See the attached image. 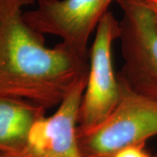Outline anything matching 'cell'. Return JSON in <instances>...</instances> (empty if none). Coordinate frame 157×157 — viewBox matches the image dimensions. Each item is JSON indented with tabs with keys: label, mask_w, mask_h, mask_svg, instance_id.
Here are the masks:
<instances>
[{
	"label": "cell",
	"mask_w": 157,
	"mask_h": 157,
	"mask_svg": "<svg viewBox=\"0 0 157 157\" xmlns=\"http://www.w3.org/2000/svg\"><path fill=\"white\" fill-rule=\"evenodd\" d=\"M36 0H0V94L58 107L88 73V56L60 42L47 47L24 19Z\"/></svg>",
	"instance_id": "obj_1"
},
{
	"label": "cell",
	"mask_w": 157,
	"mask_h": 157,
	"mask_svg": "<svg viewBox=\"0 0 157 157\" xmlns=\"http://www.w3.org/2000/svg\"><path fill=\"white\" fill-rule=\"evenodd\" d=\"M121 93L107 117L86 129L78 128L83 157H113L125 147L157 135V101L133 90L118 74Z\"/></svg>",
	"instance_id": "obj_2"
},
{
	"label": "cell",
	"mask_w": 157,
	"mask_h": 157,
	"mask_svg": "<svg viewBox=\"0 0 157 157\" xmlns=\"http://www.w3.org/2000/svg\"><path fill=\"white\" fill-rule=\"evenodd\" d=\"M122 11L119 76L135 92L157 101V25L142 0H116Z\"/></svg>",
	"instance_id": "obj_3"
},
{
	"label": "cell",
	"mask_w": 157,
	"mask_h": 157,
	"mask_svg": "<svg viewBox=\"0 0 157 157\" xmlns=\"http://www.w3.org/2000/svg\"><path fill=\"white\" fill-rule=\"evenodd\" d=\"M119 36L120 21L108 11L96 28L90 50L86 85L78 111V128H90L101 122L119 101L121 85L113 63V45Z\"/></svg>",
	"instance_id": "obj_4"
},
{
	"label": "cell",
	"mask_w": 157,
	"mask_h": 157,
	"mask_svg": "<svg viewBox=\"0 0 157 157\" xmlns=\"http://www.w3.org/2000/svg\"><path fill=\"white\" fill-rule=\"evenodd\" d=\"M113 0H38L24 19L39 33L59 37L62 43L88 56L87 44Z\"/></svg>",
	"instance_id": "obj_5"
},
{
	"label": "cell",
	"mask_w": 157,
	"mask_h": 157,
	"mask_svg": "<svg viewBox=\"0 0 157 157\" xmlns=\"http://www.w3.org/2000/svg\"><path fill=\"white\" fill-rule=\"evenodd\" d=\"M86 78L87 75L78 81L52 115H45L33 124L22 150L10 156L83 157L78 144V118Z\"/></svg>",
	"instance_id": "obj_6"
},
{
	"label": "cell",
	"mask_w": 157,
	"mask_h": 157,
	"mask_svg": "<svg viewBox=\"0 0 157 157\" xmlns=\"http://www.w3.org/2000/svg\"><path fill=\"white\" fill-rule=\"evenodd\" d=\"M45 112V107L32 101L0 94V152L21 151L32 127Z\"/></svg>",
	"instance_id": "obj_7"
},
{
	"label": "cell",
	"mask_w": 157,
	"mask_h": 157,
	"mask_svg": "<svg viewBox=\"0 0 157 157\" xmlns=\"http://www.w3.org/2000/svg\"><path fill=\"white\" fill-rule=\"evenodd\" d=\"M144 144L125 147L120 150L113 157H148L143 149Z\"/></svg>",
	"instance_id": "obj_8"
},
{
	"label": "cell",
	"mask_w": 157,
	"mask_h": 157,
	"mask_svg": "<svg viewBox=\"0 0 157 157\" xmlns=\"http://www.w3.org/2000/svg\"><path fill=\"white\" fill-rule=\"evenodd\" d=\"M145 6L149 9L154 16L155 21L157 25V0H142Z\"/></svg>",
	"instance_id": "obj_9"
},
{
	"label": "cell",
	"mask_w": 157,
	"mask_h": 157,
	"mask_svg": "<svg viewBox=\"0 0 157 157\" xmlns=\"http://www.w3.org/2000/svg\"><path fill=\"white\" fill-rule=\"evenodd\" d=\"M0 157H11V156H10L9 155H6V154H4V153H1V152H0Z\"/></svg>",
	"instance_id": "obj_10"
},
{
	"label": "cell",
	"mask_w": 157,
	"mask_h": 157,
	"mask_svg": "<svg viewBox=\"0 0 157 157\" xmlns=\"http://www.w3.org/2000/svg\"><path fill=\"white\" fill-rule=\"evenodd\" d=\"M148 157H151V156H149V155H148Z\"/></svg>",
	"instance_id": "obj_11"
}]
</instances>
